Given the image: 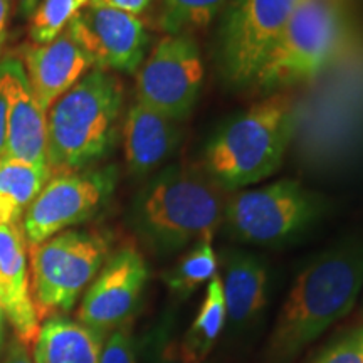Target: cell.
Here are the masks:
<instances>
[{
  "instance_id": "cell-1",
  "label": "cell",
  "mask_w": 363,
  "mask_h": 363,
  "mask_svg": "<svg viewBox=\"0 0 363 363\" xmlns=\"http://www.w3.org/2000/svg\"><path fill=\"white\" fill-rule=\"evenodd\" d=\"M363 288V235L320 254L298 274L269 342V362L288 363L347 316Z\"/></svg>"
},
{
  "instance_id": "cell-2",
  "label": "cell",
  "mask_w": 363,
  "mask_h": 363,
  "mask_svg": "<svg viewBox=\"0 0 363 363\" xmlns=\"http://www.w3.org/2000/svg\"><path fill=\"white\" fill-rule=\"evenodd\" d=\"M225 201V190L203 169L170 165L136 197L135 225L158 251H180L214 239Z\"/></svg>"
},
{
  "instance_id": "cell-3",
  "label": "cell",
  "mask_w": 363,
  "mask_h": 363,
  "mask_svg": "<svg viewBox=\"0 0 363 363\" xmlns=\"http://www.w3.org/2000/svg\"><path fill=\"white\" fill-rule=\"evenodd\" d=\"M293 133V98L278 91L220 126L207 143L202 169L225 192L249 187L279 169Z\"/></svg>"
},
{
  "instance_id": "cell-4",
  "label": "cell",
  "mask_w": 363,
  "mask_h": 363,
  "mask_svg": "<svg viewBox=\"0 0 363 363\" xmlns=\"http://www.w3.org/2000/svg\"><path fill=\"white\" fill-rule=\"evenodd\" d=\"M123 84L93 67L48 111V167L52 175L79 172L106 155L115 142Z\"/></svg>"
},
{
  "instance_id": "cell-5",
  "label": "cell",
  "mask_w": 363,
  "mask_h": 363,
  "mask_svg": "<svg viewBox=\"0 0 363 363\" xmlns=\"http://www.w3.org/2000/svg\"><path fill=\"white\" fill-rule=\"evenodd\" d=\"M348 0H301L252 86L272 91L306 83L340 54L350 33Z\"/></svg>"
},
{
  "instance_id": "cell-6",
  "label": "cell",
  "mask_w": 363,
  "mask_h": 363,
  "mask_svg": "<svg viewBox=\"0 0 363 363\" xmlns=\"http://www.w3.org/2000/svg\"><path fill=\"white\" fill-rule=\"evenodd\" d=\"M30 294L39 321L74 308L110 257L106 235L96 230H62L29 247Z\"/></svg>"
},
{
  "instance_id": "cell-7",
  "label": "cell",
  "mask_w": 363,
  "mask_h": 363,
  "mask_svg": "<svg viewBox=\"0 0 363 363\" xmlns=\"http://www.w3.org/2000/svg\"><path fill=\"white\" fill-rule=\"evenodd\" d=\"M326 212L323 195L296 180H279L230 195L224 206V227L230 239L272 246L296 238Z\"/></svg>"
},
{
  "instance_id": "cell-8",
  "label": "cell",
  "mask_w": 363,
  "mask_h": 363,
  "mask_svg": "<svg viewBox=\"0 0 363 363\" xmlns=\"http://www.w3.org/2000/svg\"><path fill=\"white\" fill-rule=\"evenodd\" d=\"M301 0H230L220 27L219 66L233 86L252 84Z\"/></svg>"
},
{
  "instance_id": "cell-9",
  "label": "cell",
  "mask_w": 363,
  "mask_h": 363,
  "mask_svg": "<svg viewBox=\"0 0 363 363\" xmlns=\"http://www.w3.org/2000/svg\"><path fill=\"white\" fill-rule=\"evenodd\" d=\"M203 83V62L190 35H165L136 71V101L174 121L192 113Z\"/></svg>"
},
{
  "instance_id": "cell-10",
  "label": "cell",
  "mask_w": 363,
  "mask_h": 363,
  "mask_svg": "<svg viewBox=\"0 0 363 363\" xmlns=\"http://www.w3.org/2000/svg\"><path fill=\"white\" fill-rule=\"evenodd\" d=\"M113 187V170L52 175L22 217L29 247L88 220L106 202Z\"/></svg>"
},
{
  "instance_id": "cell-11",
  "label": "cell",
  "mask_w": 363,
  "mask_h": 363,
  "mask_svg": "<svg viewBox=\"0 0 363 363\" xmlns=\"http://www.w3.org/2000/svg\"><path fill=\"white\" fill-rule=\"evenodd\" d=\"M67 29L93 59L94 67L135 72L142 66L148 33L138 16L91 0Z\"/></svg>"
},
{
  "instance_id": "cell-12",
  "label": "cell",
  "mask_w": 363,
  "mask_h": 363,
  "mask_svg": "<svg viewBox=\"0 0 363 363\" xmlns=\"http://www.w3.org/2000/svg\"><path fill=\"white\" fill-rule=\"evenodd\" d=\"M148 281V267L135 247H121L88 286L76 313L79 323L106 335L128 323Z\"/></svg>"
},
{
  "instance_id": "cell-13",
  "label": "cell",
  "mask_w": 363,
  "mask_h": 363,
  "mask_svg": "<svg viewBox=\"0 0 363 363\" xmlns=\"http://www.w3.org/2000/svg\"><path fill=\"white\" fill-rule=\"evenodd\" d=\"M9 113L4 158L48 165V113L35 99L19 59H4Z\"/></svg>"
},
{
  "instance_id": "cell-14",
  "label": "cell",
  "mask_w": 363,
  "mask_h": 363,
  "mask_svg": "<svg viewBox=\"0 0 363 363\" xmlns=\"http://www.w3.org/2000/svg\"><path fill=\"white\" fill-rule=\"evenodd\" d=\"M24 62L30 89L45 113L94 67L93 59L69 29L51 43L27 48Z\"/></svg>"
},
{
  "instance_id": "cell-15",
  "label": "cell",
  "mask_w": 363,
  "mask_h": 363,
  "mask_svg": "<svg viewBox=\"0 0 363 363\" xmlns=\"http://www.w3.org/2000/svg\"><path fill=\"white\" fill-rule=\"evenodd\" d=\"M27 251L29 244L21 222L0 225V303L16 338L30 348L38 338L40 321L30 294Z\"/></svg>"
},
{
  "instance_id": "cell-16",
  "label": "cell",
  "mask_w": 363,
  "mask_h": 363,
  "mask_svg": "<svg viewBox=\"0 0 363 363\" xmlns=\"http://www.w3.org/2000/svg\"><path fill=\"white\" fill-rule=\"evenodd\" d=\"M179 142V121L138 101L130 106L123 123V148L131 174L142 177L157 170L172 157Z\"/></svg>"
},
{
  "instance_id": "cell-17",
  "label": "cell",
  "mask_w": 363,
  "mask_h": 363,
  "mask_svg": "<svg viewBox=\"0 0 363 363\" xmlns=\"http://www.w3.org/2000/svg\"><path fill=\"white\" fill-rule=\"evenodd\" d=\"M220 281L227 320L235 325H246L264 310L267 269L259 257L240 251L225 252Z\"/></svg>"
},
{
  "instance_id": "cell-18",
  "label": "cell",
  "mask_w": 363,
  "mask_h": 363,
  "mask_svg": "<svg viewBox=\"0 0 363 363\" xmlns=\"http://www.w3.org/2000/svg\"><path fill=\"white\" fill-rule=\"evenodd\" d=\"M104 335L78 320L54 315L44 320L34 342V363H99Z\"/></svg>"
},
{
  "instance_id": "cell-19",
  "label": "cell",
  "mask_w": 363,
  "mask_h": 363,
  "mask_svg": "<svg viewBox=\"0 0 363 363\" xmlns=\"http://www.w3.org/2000/svg\"><path fill=\"white\" fill-rule=\"evenodd\" d=\"M51 177L48 165L4 158L0 165V225L22 222L26 211Z\"/></svg>"
},
{
  "instance_id": "cell-20",
  "label": "cell",
  "mask_w": 363,
  "mask_h": 363,
  "mask_svg": "<svg viewBox=\"0 0 363 363\" xmlns=\"http://www.w3.org/2000/svg\"><path fill=\"white\" fill-rule=\"evenodd\" d=\"M227 321V310L224 291H222L220 276L208 281L206 298H203L201 310L195 316L194 323L180 340L182 352L195 363H203L212 348L220 337Z\"/></svg>"
},
{
  "instance_id": "cell-21",
  "label": "cell",
  "mask_w": 363,
  "mask_h": 363,
  "mask_svg": "<svg viewBox=\"0 0 363 363\" xmlns=\"http://www.w3.org/2000/svg\"><path fill=\"white\" fill-rule=\"evenodd\" d=\"M227 0H160L158 26L167 35H190L211 26Z\"/></svg>"
},
{
  "instance_id": "cell-22",
  "label": "cell",
  "mask_w": 363,
  "mask_h": 363,
  "mask_svg": "<svg viewBox=\"0 0 363 363\" xmlns=\"http://www.w3.org/2000/svg\"><path fill=\"white\" fill-rule=\"evenodd\" d=\"M217 266L219 264L212 240H202L182 257L179 264L165 276V281L172 291L180 296H187L199 286L216 278Z\"/></svg>"
},
{
  "instance_id": "cell-23",
  "label": "cell",
  "mask_w": 363,
  "mask_h": 363,
  "mask_svg": "<svg viewBox=\"0 0 363 363\" xmlns=\"http://www.w3.org/2000/svg\"><path fill=\"white\" fill-rule=\"evenodd\" d=\"M91 0H43L30 21V39L34 44H48L65 33Z\"/></svg>"
},
{
  "instance_id": "cell-24",
  "label": "cell",
  "mask_w": 363,
  "mask_h": 363,
  "mask_svg": "<svg viewBox=\"0 0 363 363\" xmlns=\"http://www.w3.org/2000/svg\"><path fill=\"white\" fill-rule=\"evenodd\" d=\"M316 363H363V325L331 343Z\"/></svg>"
},
{
  "instance_id": "cell-25",
  "label": "cell",
  "mask_w": 363,
  "mask_h": 363,
  "mask_svg": "<svg viewBox=\"0 0 363 363\" xmlns=\"http://www.w3.org/2000/svg\"><path fill=\"white\" fill-rule=\"evenodd\" d=\"M99 363H138L130 323L110 331V337L103 343Z\"/></svg>"
},
{
  "instance_id": "cell-26",
  "label": "cell",
  "mask_w": 363,
  "mask_h": 363,
  "mask_svg": "<svg viewBox=\"0 0 363 363\" xmlns=\"http://www.w3.org/2000/svg\"><path fill=\"white\" fill-rule=\"evenodd\" d=\"M150 363H195L180 348V340H175L167 328L155 333Z\"/></svg>"
},
{
  "instance_id": "cell-27",
  "label": "cell",
  "mask_w": 363,
  "mask_h": 363,
  "mask_svg": "<svg viewBox=\"0 0 363 363\" xmlns=\"http://www.w3.org/2000/svg\"><path fill=\"white\" fill-rule=\"evenodd\" d=\"M7 113H9V98L6 74H4V65L0 61V158L6 153V140H7Z\"/></svg>"
},
{
  "instance_id": "cell-28",
  "label": "cell",
  "mask_w": 363,
  "mask_h": 363,
  "mask_svg": "<svg viewBox=\"0 0 363 363\" xmlns=\"http://www.w3.org/2000/svg\"><path fill=\"white\" fill-rule=\"evenodd\" d=\"M94 2H99L106 7L118 9V11L133 13V16L140 17L143 12L148 11L153 0H94Z\"/></svg>"
},
{
  "instance_id": "cell-29",
  "label": "cell",
  "mask_w": 363,
  "mask_h": 363,
  "mask_svg": "<svg viewBox=\"0 0 363 363\" xmlns=\"http://www.w3.org/2000/svg\"><path fill=\"white\" fill-rule=\"evenodd\" d=\"M4 363H34V360L33 357H30L29 347L16 338L11 343V347H9L7 355L4 358Z\"/></svg>"
},
{
  "instance_id": "cell-30",
  "label": "cell",
  "mask_w": 363,
  "mask_h": 363,
  "mask_svg": "<svg viewBox=\"0 0 363 363\" xmlns=\"http://www.w3.org/2000/svg\"><path fill=\"white\" fill-rule=\"evenodd\" d=\"M9 16H11V0H0V51L9 38Z\"/></svg>"
},
{
  "instance_id": "cell-31",
  "label": "cell",
  "mask_w": 363,
  "mask_h": 363,
  "mask_svg": "<svg viewBox=\"0 0 363 363\" xmlns=\"http://www.w3.org/2000/svg\"><path fill=\"white\" fill-rule=\"evenodd\" d=\"M6 311H4L2 308V303H0V347H2V342H4V331H6Z\"/></svg>"
},
{
  "instance_id": "cell-32",
  "label": "cell",
  "mask_w": 363,
  "mask_h": 363,
  "mask_svg": "<svg viewBox=\"0 0 363 363\" xmlns=\"http://www.w3.org/2000/svg\"><path fill=\"white\" fill-rule=\"evenodd\" d=\"M2 160H4V158H0V165H2Z\"/></svg>"
}]
</instances>
